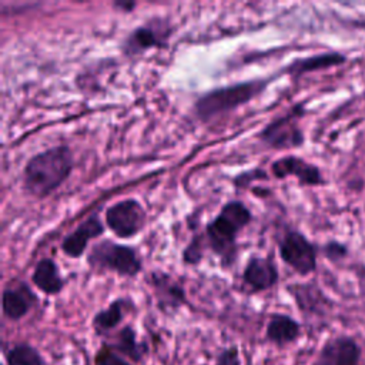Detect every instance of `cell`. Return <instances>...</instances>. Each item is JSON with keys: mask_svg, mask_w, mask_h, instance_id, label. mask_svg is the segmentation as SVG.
Listing matches in <instances>:
<instances>
[{"mask_svg": "<svg viewBox=\"0 0 365 365\" xmlns=\"http://www.w3.org/2000/svg\"><path fill=\"white\" fill-rule=\"evenodd\" d=\"M73 170V154L66 145L51 147L29 160L24 167V190L37 198L57 190Z\"/></svg>", "mask_w": 365, "mask_h": 365, "instance_id": "6da1fadb", "label": "cell"}, {"mask_svg": "<svg viewBox=\"0 0 365 365\" xmlns=\"http://www.w3.org/2000/svg\"><path fill=\"white\" fill-rule=\"evenodd\" d=\"M251 211L240 201L227 202L218 215L207 225L205 235L211 250L222 259L235 254V240L240 231L250 224Z\"/></svg>", "mask_w": 365, "mask_h": 365, "instance_id": "7a4b0ae2", "label": "cell"}, {"mask_svg": "<svg viewBox=\"0 0 365 365\" xmlns=\"http://www.w3.org/2000/svg\"><path fill=\"white\" fill-rule=\"evenodd\" d=\"M265 86V80H252L211 90L197 100L195 113L202 121H208L248 103L258 96Z\"/></svg>", "mask_w": 365, "mask_h": 365, "instance_id": "3957f363", "label": "cell"}, {"mask_svg": "<svg viewBox=\"0 0 365 365\" xmlns=\"http://www.w3.org/2000/svg\"><path fill=\"white\" fill-rule=\"evenodd\" d=\"M88 264L93 268L113 271L124 277H135L141 271V261L137 252L131 247L110 240H104L91 248Z\"/></svg>", "mask_w": 365, "mask_h": 365, "instance_id": "277c9868", "label": "cell"}, {"mask_svg": "<svg viewBox=\"0 0 365 365\" xmlns=\"http://www.w3.org/2000/svg\"><path fill=\"white\" fill-rule=\"evenodd\" d=\"M304 115V106L298 104L287 114L272 120L262 131L261 140L275 150H288L301 147L305 141L304 133L298 125V118Z\"/></svg>", "mask_w": 365, "mask_h": 365, "instance_id": "5b68a950", "label": "cell"}, {"mask_svg": "<svg viewBox=\"0 0 365 365\" xmlns=\"http://www.w3.org/2000/svg\"><path fill=\"white\" fill-rule=\"evenodd\" d=\"M279 257L299 275H308L317 269L318 248L302 232L289 230L279 241Z\"/></svg>", "mask_w": 365, "mask_h": 365, "instance_id": "8992f818", "label": "cell"}, {"mask_svg": "<svg viewBox=\"0 0 365 365\" xmlns=\"http://www.w3.org/2000/svg\"><path fill=\"white\" fill-rule=\"evenodd\" d=\"M106 224L118 238H131L143 230L145 211L137 200L127 198L107 208Z\"/></svg>", "mask_w": 365, "mask_h": 365, "instance_id": "52a82bcc", "label": "cell"}, {"mask_svg": "<svg viewBox=\"0 0 365 365\" xmlns=\"http://www.w3.org/2000/svg\"><path fill=\"white\" fill-rule=\"evenodd\" d=\"M271 171L277 178L295 177L298 182L305 187H321L327 184L319 167L298 155L278 158L272 163Z\"/></svg>", "mask_w": 365, "mask_h": 365, "instance_id": "ba28073f", "label": "cell"}, {"mask_svg": "<svg viewBox=\"0 0 365 365\" xmlns=\"http://www.w3.org/2000/svg\"><path fill=\"white\" fill-rule=\"evenodd\" d=\"M104 232V227L97 215H90L78 227L64 237L61 242V250L67 257L78 258L84 254L90 240L100 237Z\"/></svg>", "mask_w": 365, "mask_h": 365, "instance_id": "9c48e42d", "label": "cell"}, {"mask_svg": "<svg viewBox=\"0 0 365 365\" xmlns=\"http://www.w3.org/2000/svg\"><path fill=\"white\" fill-rule=\"evenodd\" d=\"M244 284L252 291H265L278 282V269L269 258H251L242 272Z\"/></svg>", "mask_w": 365, "mask_h": 365, "instance_id": "30bf717a", "label": "cell"}, {"mask_svg": "<svg viewBox=\"0 0 365 365\" xmlns=\"http://www.w3.org/2000/svg\"><path fill=\"white\" fill-rule=\"evenodd\" d=\"M36 302V294L27 284L7 287L3 291V315L7 319L19 321L30 312Z\"/></svg>", "mask_w": 365, "mask_h": 365, "instance_id": "8fae6325", "label": "cell"}, {"mask_svg": "<svg viewBox=\"0 0 365 365\" xmlns=\"http://www.w3.org/2000/svg\"><path fill=\"white\" fill-rule=\"evenodd\" d=\"M348 61L346 54L341 51H325L319 54H314L305 58L294 60L288 67L287 73L291 74L294 78H298L304 74L319 71V70H328L331 67H339L344 66Z\"/></svg>", "mask_w": 365, "mask_h": 365, "instance_id": "7c38bea8", "label": "cell"}, {"mask_svg": "<svg viewBox=\"0 0 365 365\" xmlns=\"http://www.w3.org/2000/svg\"><path fill=\"white\" fill-rule=\"evenodd\" d=\"M359 348L348 336H339L324 345L319 365H358Z\"/></svg>", "mask_w": 365, "mask_h": 365, "instance_id": "4fadbf2b", "label": "cell"}, {"mask_svg": "<svg viewBox=\"0 0 365 365\" xmlns=\"http://www.w3.org/2000/svg\"><path fill=\"white\" fill-rule=\"evenodd\" d=\"M299 324L285 314H274L267 324V339L275 345H287L299 336Z\"/></svg>", "mask_w": 365, "mask_h": 365, "instance_id": "5bb4252c", "label": "cell"}, {"mask_svg": "<svg viewBox=\"0 0 365 365\" xmlns=\"http://www.w3.org/2000/svg\"><path fill=\"white\" fill-rule=\"evenodd\" d=\"M31 279L34 285L47 295H56L63 289L64 281L58 274V268L50 258H43L37 262Z\"/></svg>", "mask_w": 365, "mask_h": 365, "instance_id": "9a60e30c", "label": "cell"}, {"mask_svg": "<svg viewBox=\"0 0 365 365\" xmlns=\"http://www.w3.org/2000/svg\"><path fill=\"white\" fill-rule=\"evenodd\" d=\"M164 36L151 26L137 27L124 41V51L128 56H134L153 47H163L165 44Z\"/></svg>", "mask_w": 365, "mask_h": 365, "instance_id": "2e32d148", "label": "cell"}, {"mask_svg": "<svg viewBox=\"0 0 365 365\" xmlns=\"http://www.w3.org/2000/svg\"><path fill=\"white\" fill-rule=\"evenodd\" d=\"M127 301L123 298H118L113 301L106 309L98 311L93 318V328L97 334H104L111 329H114L125 315Z\"/></svg>", "mask_w": 365, "mask_h": 365, "instance_id": "e0dca14e", "label": "cell"}, {"mask_svg": "<svg viewBox=\"0 0 365 365\" xmlns=\"http://www.w3.org/2000/svg\"><path fill=\"white\" fill-rule=\"evenodd\" d=\"M110 346L115 352L130 358L131 361H141V358L147 352V346L137 341L135 332L131 327H124L115 335V341Z\"/></svg>", "mask_w": 365, "mask_h": 365, "instance_id": "ac0fdd59", "label": "cell"}, {"mask_svg": "<svg viewBox=\"0 0 365 365\" xmlns=\"http://www.w3.org/2000/svg\"><path fill=\"white\" fill-rule=\"evenodd\" d=\"M7 365H43L40 352L27 342L14 344L4 354Z\"/></svg>", "mask_w": 365, "mask_h": 365, "instance_id": "d6986e66", "label": "cell"}, {"mask_svg": "<svg viewBox=\"0 0 365 365\" xmlns=\"http://www.w3.org/2000/svg\"><path fill=\"white\" fill-rule=\"evenodd\" d=\"M154 279V288L157 289L158 298L161 299L163 304L171 305V307H178L184 302V289L180 288L177 284L173 282V279H170L165 275H158L154 274L153 275Z\"/></svg>", "mask_w": 365, "mask_h": 365, "instance_id": "ffe728a7", "label": "cell"}, {"mask_svg": "<svg viewBox=\"0 0 365 365\" xmlns=\"http://www.w3.org/2000/svg\"><path fill=\"white\" fill-rule=\"evenodd\" d=\"M94 365H131L118 352H115L108 344H103L94 355Z\"/></svg>", "mask_w": 365, "mask_h": 365, "instance_id": "44dd1931", "label": "cell"}, {"mask_svg": "<svg viewBox=\"0 0 365 365\" xmlns=\"http://www.w3.org/2000/svg\"><path fill=\"white\" fill-rule=\"evenodd\" d=\"M322 254L324 257L331 261V262H339L342 259H345L349 254V250L346 247V244L338 241V240H329L324 244L322 247Z\"/></svg>", "mask_w": 365, "mask_h": 365, "instance_id": "7402d4cb", "label": "cell"}, {"mask_svg": "<svg viewBox=\"0 0 365 365\" xmlns=\"http://www.w3.org/2000/svg\"><path fill=\"white\" fill-rule=\"evenodd\" d=\"M214 365H241L240 354L237 346H230L224 348L215 358Z\"/></svg>", "mask_w": 365, "mask_h": 365, "instance_id": "603a6c76", "label": "cell"}, {"mask_svg": "<svg viewBox=\"0 0 365 365\" xmlns=\"http://www.w3.org/2000/svg\"><path fill=\"white\" fill-rule=\"evenodd\" d=\"M198 244H200V241H198V238H197V240H194V241L185 248V251H184V259H185L187 262L195 264L197 261L201 259V247H200Z\"/></svg>", "mask_w": 365, "mask_h": 365, "instance_id": "cb8c5ba5", "label": "cell"}, {"mask_svg": "<svg viewBox=\"0 0 365 365\" xmlns=\"http://www.w3.org/2000/svg\"><path fill=\"white\" fill-rule=\"evenodd\" d=\"M349 26L358 30H365V19H354L349 20Z\"/></svg>", "mask_w": 365, "mask_h": 365, "instance_id": "d4e9b609", "label": "cell"}, {"mask_svg": "<svg viewBox=\"0 0 365 365\" xmlns=\"http://www.w3.org/2000/svg\"><path fill=\"white\" fill-rule=\"evenodd\" d=\"M115 7H120V9H123V10H125V11H130L131 9H134L135 7V3H115Z\"/></svg>", "mask_w": 365, "mask_h": 365, "instance_id": "484cf974", "label": "cell"}]
</instances>
